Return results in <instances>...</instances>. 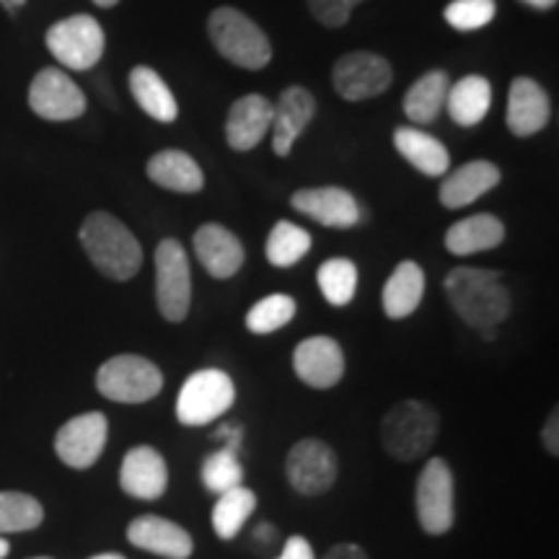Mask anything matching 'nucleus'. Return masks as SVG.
Returning <instances> with one entry per match:
<instances>
[{"mask_svg": "<svg viewBox=\"0 0 559 559\" xmlns=\"http://www.w3.org/2000/svg\"><path fill=\"white\" fill-rule=\"evenodd\" d=\"M156 304L166 321L187 319L192 306V270L190 257L177 239H164L156 247Z\"/></svg>", "mask_w": 559, "mask_h": 559, "instance_id": "0eeeda50", "label": "nucleus"}, {"mask_svg": "<svg viewBox=\"0 0 559 559\" xmlns=\"http://www.w3.org/2000/svg\"><path fill=\"white\" fill-rule=\"evenodd\" d=\"M130 94L145 115L160 124L177 122L179 104L166 81L148 66H135L130 70Z\"/></svg>", "mask_w": 559, "mask_h": 559, "instance_id": "bb28decb", "label": "nucleus"}, {"mask_svg": "<svg viewBox=\"0 0 559 559\" xmlns=\"http://www.w3.org/2000/svg\"><path fill=\"white\" fill-rule=\"evenodd\" d=\"M309 3L311 16L319 21L321 26H330V29H340L345 26L353 11L358 9L366 0H306Z\"/></svg>", "mask_w": 559, "mask_h": 559, "instance_id": "e433bc0d", "label": "nucleus"}, {"mask_svg": "<svg viewBox=\"0 0 559 559\" xmlns=\"http://www.w3.org/2000/svg\"><path fill=\"white\" fill-rule=\"evenodd\" d=\"M521 3L531 5V9H539V11H549L555 9V5L559 3V0H521Z\"/></svg>", "mask_w": 559, "mask_h": 559, "instance_id": "a19ab883", "label": "nucleus"}, {"mask_svg": "<svg viewBox=\"0 0 559 559\" xmlns=\"http://www.w3.org/2000/svg\"><path fill=\"white\" fill-rule=\"evenodd\" d=\"M241 443H223L218 451L210 453L202 464V485L213 495L228 492L243 481V466L239 461Z\"/></svg>", "mask_w": 559, "mask_h": 559, "instance_id": "473e14b6", "label": "nucleus"}, {"mask_svg": "<svg viewBox=\"0 0 559 559\" xmlns=\"http://www.w3.org/2000/svg\"><path fill=\"white\" fill-rule=\"evenodd\" d=\"M120 485L135 500H158L169 487V466L151 445H135L128 451L120 469Z\"/></svg>", "mask_w": 559, "mask_h": 559, "instance_id": "a211bd4d", "label": "nucleus"}, {"mask_svg": "<svg viewBox=\"0 0 559 559\" xmlns=\"http://www.w3.org/2000/svg\"><path fill=\"white\" fill-rule=\"evenodd\" d=\"M148 179L153 185L179 194L202 192V187H205V174H202L198 160L190 153L177 148L158 151L156 156H151Z\"/></svg>", "mask_w": 559, "mask_h": 559, "instance_id": "b1692460", "label": "nucleus"}, {"mask_svg": "<svg viewBox=\"0 0 559 559\" xmlns=\"http://www.w3.org/2000/svg\"><path fill=\"white\" fill-rule=\"evenodd\" d=\"M479 332H481V340H495V337H498L495 326H489V330H479Z\"/></svg>", "mask_w": 559, "mask_h": 559, "instance_id": "c03bdc74", "label": "nucleus"}, {"mask_svg": "<svg viewBox=\"0 0 559 559\" xmlns=\"http://www.w3.org/2000/svg\"><path fill=\"white\" fill-rule=\"evenodd\" d=\"M495 0H451L445 5L443 19L459 32H477L495 19Z\"/></svg>", "mask_w": 559, "mask_h": 559, "instance_id": "c9c22d12", "label": "nucleus"}, {"mask_svg": "<svg viewBox=\"0 0 559 559\" xmlns=\"http://www.w3.org/2000/svg\"><path fill=\"white\" fill-rule=\"evenodd\" d=\"M91 3L99 5V9H115V5L120 3V0H91Z\"/></svg>", "mask_w": 559, "mask_h": 559, "instance_id": "79ce46f5", "label": "nucleus"}, {"mask_svg": "<svg viewBox=\"0 0 559 559\" xmlns=\"http://www.w3.org/2000/svg\"><path fill=\"white\" fill-rule=\"evenodd\" d=\"M311 234L290 221H277L267 236V262L272 267H293L309 254Z\"/></svg>", "mask_w": 559, "mask_h": 559, "instance_id": "7c9ffc66", "label": "nucleus"}, {"mask_svg": "<svg viewBox=\"0 0 559 559\" xmlns=\"http://www.w3.org/2000/svg\"><path fill=\"white\" fill-rule=\"evenodd\" d=\"M236 386L226 370L205 368L185 381L177 400V419L187 428L215 423L234 407Z\"/></svg>", "mask_w": 559, "mask_h": 559, "instance_id": "423d86ee", "label": "nucleus"}, {"mask_svg": "<svg viewBox=\"0 0 559 559\" xmlns=\"http://www.w3.org/2000/svg\"><path fill=\"white\" fill-rule=\"evenodd\" d=\"M91 559H124L122 555H115V551H107V555H96V557H91Z\"/></svg>", "mask_w": 559, "mask_h": 559, "instance_id": "49530a36", "label": "nucleus"}, {"mask_svg": "<svg viewBox=\"0 0 559 559\" xmlns=\"http://www.w3.org/2000/svg\"><path fill=\"white\" fill-rule=\"evenodd\" d=\"M45 519L39 500L24 492H0V536L37 528Z\"/></svg>", "mask_w": 559, "mask_h": 559, "instance_id": "72a5a7b5", "label": "nucleus"}, {"mask_svg": "<svg viewBox=\"0 0 559 559\" xmlns=\"http://www.w3.org/2000/svg\"><path fill=\"white\" fill-rule=\"evenodd\" d=\"M257 508V495L249 487H234L228 492L218 495V502L213 508V531L223 542H230L239 536L243 523L251 519Z\"/></svg>", "mask_w": 559, "mask_h": 559, "instance_id": "c756f323", "label": "nucleus"}, {"mask_svg": "<svg viewBox=\"0 0 559 559\" xmlns=\"http://www.w3.org/2000/svg\"><path fill=\"white\" fill-rule=\"evenodd\" d=\"M415 508L425 534L443 536L453 528V472L443 459H430L419 472Z\"/></svg>", "mask_w": 559, "mask_h": 559, "instance_id": "1a4fd4ad", "label": "nucleus"}, {"mask_svg": "<svg viewBox=\"0 0 559 559\" xmlns=\"http://www.w3.org/2000/svg\"><path fill=\"white\" fill-rule=\"evenodd\" d=\"M453 311L474 330H489L510 317V290L502 275L481 267H456L443 280Z\"/></svg>", "mask_w": 559, "mask_h": 559, "instance_id": "f257e3e1", "label": "nucleus"}, {"mask_svg": "<svg viewBox=\"0 0 559 559\" xmlns=\"http://www.w3.org/2000/svg\"><path fill=\"white\" fill-rule=\"evenodd\" d=\"M313 115H317V99L309 88L290 86L280 94L272 104V151L275 156H290L296 140L309 128Z\"/></svg>", "mask_w": 559, "mask_h": 559, "instance_id": "4468645a", "label": "nucleus"}, {"mask_svg": "<svg viewBox=\"0 0 559 559\" xmlns=\"http://www.w3.org/2000/svg\"><path fill=\"white\" fill-rule=\"evenodd\" d=\"M296 376L311 389H332L345 376V353L332 337H309L293 353Z\"/></svg>", "mask_w": 559, "mask_h": 559, "instance_id": "2eb2a0df", "label": "nucleus"}, {"mask_svg": "<svg viewBox=\"0 0 559 559\" xmlns=\"http://www.w3.org/2000/svg\"><path fill=\"white\" fill-rule=\"evenodd\" d=\"M290 205L306 218L321 223L326 228H353L358 226L362 213L358 200L342 187H311L298 190L290 198Z\"/></svg>", "mask_w": 559, "mask_h": 559, "instance_id": "dca6fc26", "label": "nucleus"}, {"mask_svg": "<svg viewBox=\"0 0 559 559\" xmlns=\"http://www.w3.org/2000/svg\"><path fill=\"white\" fill-rule=\"evenodd\" d=\"M394 148L425 177H443L451 166L449 148L419 128H396Z\"/></svg>", "mask_w": 559, "mask_h": 559, "instance_id": "a878e982", "label": "nucleus"}, {"mask_svg": "<svg viewBox=\"0 0 559 559\" xmlns=\"http://www.w3.org/2000/svg\"><path fill=\"white\" fill-rule=\"evenodd\" d=\"M425 296V272L417 262H400L381 293L383 313L389 319H407L419 309Z\"/></svg>", "mask_w": 559, "mask_h": 559, "instance_id": "393cba45", "label": "nucleus"}, {"mask_svg": "<svg viewBox=\"0 0 559 559\" xmlns=\"http://www.w3.org/2000/svg\"><path fill=\"white\" fill-rule=\"evenodd\" d=\"M296 311V300L285 296V293H275V296L257 300V304L251 306L247 313V330L251 334H272L283 330L285 324H290Z\"/></svg>", "mask_w": 559, "mask_h": 559, "instance_id": "f704fd0d", "label": "nucleus"}, {"mask_svg": "<svg viewBox=\"0 0 559 559\" xmlns=\"http://www.w3.org/2000/svg\"><path fill=\"white\" fill-rule=\"evenodd\" d=\"M29 107L47 122L79 120L86 111V94L75 81L58 68H45L34 75L29 86Z\"/></svg>", "mask_w": 559, "mask_h": 559, "instance_id": "f8f14e48", "label": "nucleus"}, {"mask_svg": "<svg viewBox=\"0 0 559 559\" xmlns=\"http://www.w3.org/2000/svg\"><path fill=\"white\" fill-rule=\"evenodd\" d=\"M45 41L52 58L70 70H91L102 60L107 47L102 24L86 13L60 19L47 29Z\"/></svg>", "mask_w": 559, "mask_h": 559, "instance_id": "6e6552de", "label": "nucleus"}, {"mask_svg": "<svg viewBox=\"0 0 559 559\" xmlns=\"http://www.w3.org/2000/svg\"><path fill=\"white\" fill-rule=\"evenodd\" d=\"M317 283L326 304L342 309L358 293V267H355V262L345 260V257H334V260L321 264L317 272Z\"/></svg>", "mask_w": 559, "mask_h": 559, "instance_id": "2f4dec72", "label": "nucleus"}, {"mask_svg": "<svg viewBox=\"0 0 559 559\" xmlns=\"http://www.w3.org/2000/svg\"><path fill=\"white\" fill-rule=\"evenodd\" d=\"M438 430L440 415L430 404L404 400L383 415L381 443L391 459L415 461L432 449Z\"/></svg>", "mask_w": 559, "mask_h": 559, "instance_id": "20e7f679", "label": "nucleus"}, {"mask_svg": "<svg viewBox=\"0 0 559 559\" xmlns=\"http://www.w3.org/2000/svg\"><path fill=\"white\" fill-rule=\"evenodd\" d=\"M394 73L386 58L376 52H347L334 62L332 86L345 102H368L389 91Z\"/></svg>", "mask_w": 559, "mask_h": 559, "instance_id": "9b49d317", "label": "nucleus"}, {"mask_svg": "<svg viewBox=\"0 0 559 559\" xmlns=\"http://www.w3.org/2000/svg\"><path fill=\"white\" fill-rule=\"evenodd\" d=\"M340 461L324 440L304 438L293 445L288 459H285V477L298 495L317 498V495L330 492L337 481Z\"/></svg>", "mask_w": 559, "mask_h": 559, "instance_id": "9d476101", "label": "nucleus"}, {"mask_svg": "<svg viewBox=\"0 0 559 559\" xmlns=\"http://www.w3.org/2000/svg\"><path fill=\"white\" fill-rule=\"evenodd\" d=\"M0 3H3L5 9H9V11L13 13V11H16V5H24L26 0H0Z\"/></svg>", "mask_w": 559, "mask_h": 559, "instance_id": "37998d69", "label": "nucleus"}, {"mask_svg": "<svg viewBox=\"0 0 559 559\" xmlns=\"http://www.w3.org/2000/svg\"><path fill=\"white\" fill-rule=\"evenodd\" d=\"M500 179L502 174L492 160H469V164L459 166L456 171L449 174L443 185H440V205L449 210L472 205V202L485 198L487 192H492L500 185Z\"/></svg>", "mask_w": 559, "mask_h": 559, "instance_id": "4be33fe9", "label": "nucleus"}, {"mask_svg": "<svg viewBox=\"0 0 559 559\" xmlns=\"http://www.w3.org/2000/svg\"><path fill=\"white\" fill-rule=\"evenodd\" d=\"M194 254L202 267L218 280L234 277L243 264V247L239 236L230 234L221 223H205L194 234Z\"/></svg>", "mask_w": 559, "mask_h": 559, "instance_id": "aec40b11", "label": "nucleus"}, {"mask_svg": "<svg viewBox=\"0 0 559 559\" xmlns=\"http://www.w3.org/2000/svg\"><path fill=\"white\" fill-rule=\"evenodd\" d=\"M34 559H50V557H34Z\"/></svg>", "mask_w": 559, "mask_h": 559, "instance_id": "de8ad7c7", "label": "nucleus"}, {"mask_svg": "<svg viewBox=\"0 0 559 559\" xmlns=\"http://www.w3.org/2000/svg\"><path fill=\"white\" fill-rule=\"evenodd\" d=\"M492 107V86L485 75H464V79L449 86L445 96V109H449L451 120L461 128H474L487 117Z\"/></svg>", "mask_w": 559, "mask_h": 559, "instance_id": "cd10ccee", "label": "nucleus"}, {"mask_svg": "<svg viewBox=\"0 0 559 559\" xmlns=\"http://www.w3.org/2000/svg\"><path fill=\"white\" fill-rule=\"evenodd\" d=\"M277 559H317V555H313L309 539H304V536H290Z\"/></svg>", "mask_w": 559, "mask_h": 559, "instance_id": "4c0bfd02", "label": "nucleus"}, {"mask_svg": "<svg viewBox=\"0 0 559 559\" xmlns=\"http://www.w3.org/2000/svg\"><path fill=\"white\" fill-rule=\"evenodd\" d=\"M542 440H544V449H547L551 456H557L559 453V412L557 409H551L547 425H544L542 430Z\"/></svg>", "mask_w": 559, "mask_h": 559, "instance_id": "58836bf2", "label": "nucleus"}, {"mask_svg": "<svg viewBox=\"0 0 559 559\" xmlns=\"http://www.w3.org/2000/svg\"><path fill=\"white\" fill-rule=\"evenodd\" d=\"M107 436V417L102 412H86V415L68 419L62 425L55 436V451H58L62 464L73 466V469H88L104 453Z\"/></svg>", "mask_w": 559, "mask_h": 559, "instance_id": "ddd939ff", "label": "nucleus"}, {"mask_svg": "<svg viewBox=\"0 0 559 559\" xmlns=\"http://www.w3.org/2000/svg\"><path fill=\"white\" fill-rule=\"evenodd\" d=\"M502 241H506V226L492 213L469 215V218L453 223L445 234V249L453 257H472L479 251L498 249Z\"/></svg>", "mask_w": 559, "mask_h": 559, "instance_id": "5701e85b", "label": "nucleus"}, {"mask_svg": "<svg viewBox=\"0 0 559 559\" xmlns=\"http://www.w3.org/2000/svg\"><path fill=\"white\" fill-rule=\"evenodd\" d=\"M321 559H368V555L358 544H337V547H332Z\"/></svg>", "mask_w": 559, "mask_h": 559, "instance_id": "ea45409f", "label": "nucleus"}, {"mask_svg": "<svg viewBox=\"0 0 559 559\" xmlns=\"http://www.w3.org/2000/svg\"><path fill=\"white\" fill-rule=\"evenodd\" d=\"M207 34L213 47L228 62L243 70H262L272 60V45L260 26L239 9H215L207 19Z\"/></svg>", "mask_w": 559, "mask_h": 559, "instance_id": "7ed1b4c3", "label": "nucleus"}, {"mask_svg": "<svg viewBox=\"0 0 559 559\" xmlns=\"http://www.w3.org/2000/svg\"><path fill=\"white\" fill-rule=\"evenodd\" d=\"M128 539L132 547L164 559H190L194 551L192 536L164 515H140L128 526Z\"/></svg>", "mask_w": 559, "mask_h": 559, "instance_id": "6ab92c4d", "label": "nucleus"}, {"mask_svg": "<svg viewBox=\"0 0 559 559\" xmlns=\"http://www.w3.org/2000/svg\"><path fill=\"white\" fill-rule=\"evenodd\" d=\"M9 551H11L9 542H5V539H0V559H5V557H9Z\"/></svg>", "mask_w": 559, "mask_h": 559, "instance_id": "a18cd8bd", "label": "nucleus"}, {"mask_svg": "<svg viewBox=\"0 0 559 559\" xmlns=\"http://www.w3.org/2000/svg\"><path fill=\"white\" fill-rule=\"evenodd\" d=\"M445 96H449V73L430 70V73L419 75L404 94V115L417 124L436 122L445 107Z\"/></svg>", "mask_w": 559, "mask_h": 559, "instance_id": "c85d7f7f", "label": "nucleus"}, {"mask_svg": "<svg viewBox=\"0 0 559 559\" xmlns=\"http://www.w3.org/2000/svg\"><path fill=\"white\" fill-rule=\"evenodd\" d=\"M81 243L94 267L109 280L124 283L143 267V249L132 230L109 213H91L81 226Z\"/></svg>", "mask_w": 559, "mask_h": 559, "instance_id": "f03ea898", "label": "nucleus"}, {"mask_svg": "<svg viewBox=\"0 0 559 559\" xmlns=\"http://www.w3.org/2000/svg\"><path fill=\"white\" fill-rule=\"evenodd\" d=\"M551 104L549 94L528 75H519L508 91V111L506 122L508 130L515 138H528L542 132L549 124Z\"/></svg>", "mask_w": 559, "mask_h": 559, "instance_id": "f3484780", "label": "nucleus"}, {"mask_svg": "<svg viewBox=\"0 0 559 559\" xmlns=\"http://www.w3.org/2000/svg\"><path fill=\"white\" fill-rule=\"evenodd\" d=\"M96 389L102 396L120 404H143L156 400L164 389V373L156 362L143 355H117L96 373Z\"/></svg>", "mask_w": 559, "mask_h": 559, "instance_id": "39448f33", "label": "nucleus"}, {"mask_svg": "<svg viewBox=\"0 0 559 559\" xmlns=\"http://www.w3.org/2000/svg\"><path fill=\"white\" fill-rule=\"evenodd\" d=\"M272 128V102L262 94H247L234 102L226 120V140L234 151H251Z\"/></svg>", "mask_w": 559, "mask_h": 559, "instance_id": "412c9836", "label": "nucleus"}]
</instances>
